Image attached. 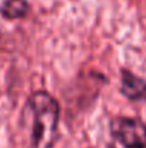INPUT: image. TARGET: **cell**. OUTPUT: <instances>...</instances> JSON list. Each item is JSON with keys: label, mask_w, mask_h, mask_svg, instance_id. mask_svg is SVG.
I'll return each mask as SVG.
<instances>
[{"label": "cell", "mask_w": 146, "mask_h": 148, "mask_svg": "<svg viewBox=\"0 0 146 148\" xmlns=\"http://www.w3.org/2000/svg\"><path fill=\"white\" fill-rule=\"evenodd\" d=\"M60 105L48 91L39 89L26 99L17 124L20 148H54L59 140Z\"/></svg>", "instance_id": "cell-1"}, {"label": "cell", "mask_w": 146, "mask_h": 148, "mask_svg": "<svg viewBox=\"0 0 146 148\" xmlns=\"http://www.w3.org/2000/svg\"><path fill=\"white\" fill-rule=\"evenodd\" d=\"M109 132L123 148H146V122L141 118L113 116L109 121Z\"/></svg>", "instance_id": "cell-2"}, {"label": "cell", "mask_w": 146, "mask_h": 148, "mask_svg": "<svg viewBox=\"0 0 146 148\" xmlns=\"http://www.w3.org/2000/svg\"><path fill=\"white\" fill-rule=\"evenodd\" d=\"M119 92L130 102L146 103V79L128 68H122Z\"/></svg>", "instance_id": "cell-3"}, {"label": "cell", "mask_w": 146, "mask_h": 148, "mask_svg": "<svg viewBox=\"0 0 146 148\" xmlns=\"http://www.w3.org/2000/svg\"><path fill=\"white\" fill-rule=\"evenodd\" d=\"M30 13L29 0H1L0 3V16L4 20L14 22L27 17Z\"/></svg>", "instance_id": "cell-4"}, {"label": "cell", "mask_w": 146, "mask_h": 148, "mask_svg": "<svg viewBox=\"0 0 146 148\" xmlns=\"http://www.w3.org/2000/svg\"><path fill=\"white\" fill-rule=\"evenodd\" d=\"M109 148H115V147H109Z\"/></svg>", "instance_id": "cell-5"}, {"label": "cell", "mask_w": 146, "mask_h": 148, "mask_svg": "<svg viewBox=\"0 0 146 148\" xmlns=\"http://www.w3.org/2000/svg\"><path fill=\"white\" fill-rule=\"evenodd\" d=\"M88 148H93V147H88Z\"/></svg>", "instance_id": "cell-6"}]
</instances>
